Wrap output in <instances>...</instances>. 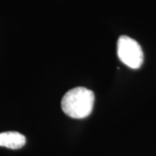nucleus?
<instances>
[{
	"label": "nucleus",
	"instance_id": "obj_1",
	"mask_svg": "<svg viewBox=\"0 0 156 156\" xmlns=\"http://www.w3.org/2000/svg\"><path fill=\"white\" fill-rule=\"evenodd\" d=\"M95 95L89 89L76 87L69 90L62 99V109L67 115L76 119L89 116L93 110Z\"/></svg>",
	"mask_w": 156,
	"mask_h": 156
},
{
	"label": "nucleus",
	"instance_id": "obj_2",
	"mask_svg": "<svg viewBox=\"0 0 156 156\" xmlns=\"http://www.w3.org/2000/svg\"><path fill=\"white\" fill-rule=\"evenodd\" d=\"M117 56L125 65L139 69L143 63V51L137 41L128 36H121L117 41Z\"/></svg>",
	"mask_w": 156,
	"mask_h": 156
},
{
	"label": "nucleus",
	"instance_id": "obj_3",
	"mask_svg": "<svg viewBox=\"0 0 156 156\" xmlns=\"http://www.w3.org/2000/svg\"><path fill=\"white\" fill-rule=\"evenodd\" d=\"M26 138L18 132H4L0 133V147L11 149H19L25 145Z\"/></svg>",
	"mask_w": 156,
	"mask_h": 156
}]
</instances>
